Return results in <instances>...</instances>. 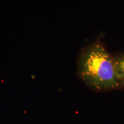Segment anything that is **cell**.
Segmentation results:
<instances>
[{"instance_id": "cell-1", "label": "cell", "mask_w": 124, "mask_h": 124, "mask_svg": "<svg viewBox=\"0 0 124 124\" xmlns=\"http://www.w3.org/2000/svg\"><path fill=\"white\" fill-rule=\"evenodd\" d=\"M77 64L78 77L93 90L107 92L121 90L113 54L107 49L100 38L82 48Z\"/></svg>"}, {"instance_id": "cell-2", "label": "cell", "mask_w": 124, "mask_h": 124, "mask_svg": "<svg viewBox=\"0 0 124 124\" xmlns=\"http://www.w3.org/2000/svg\"><path fill=\"white\" fill-rule=\"evenodd\" d=\"M116 74L121 89H124V51L113 54Z\"/></svg>"}]
</instances>
